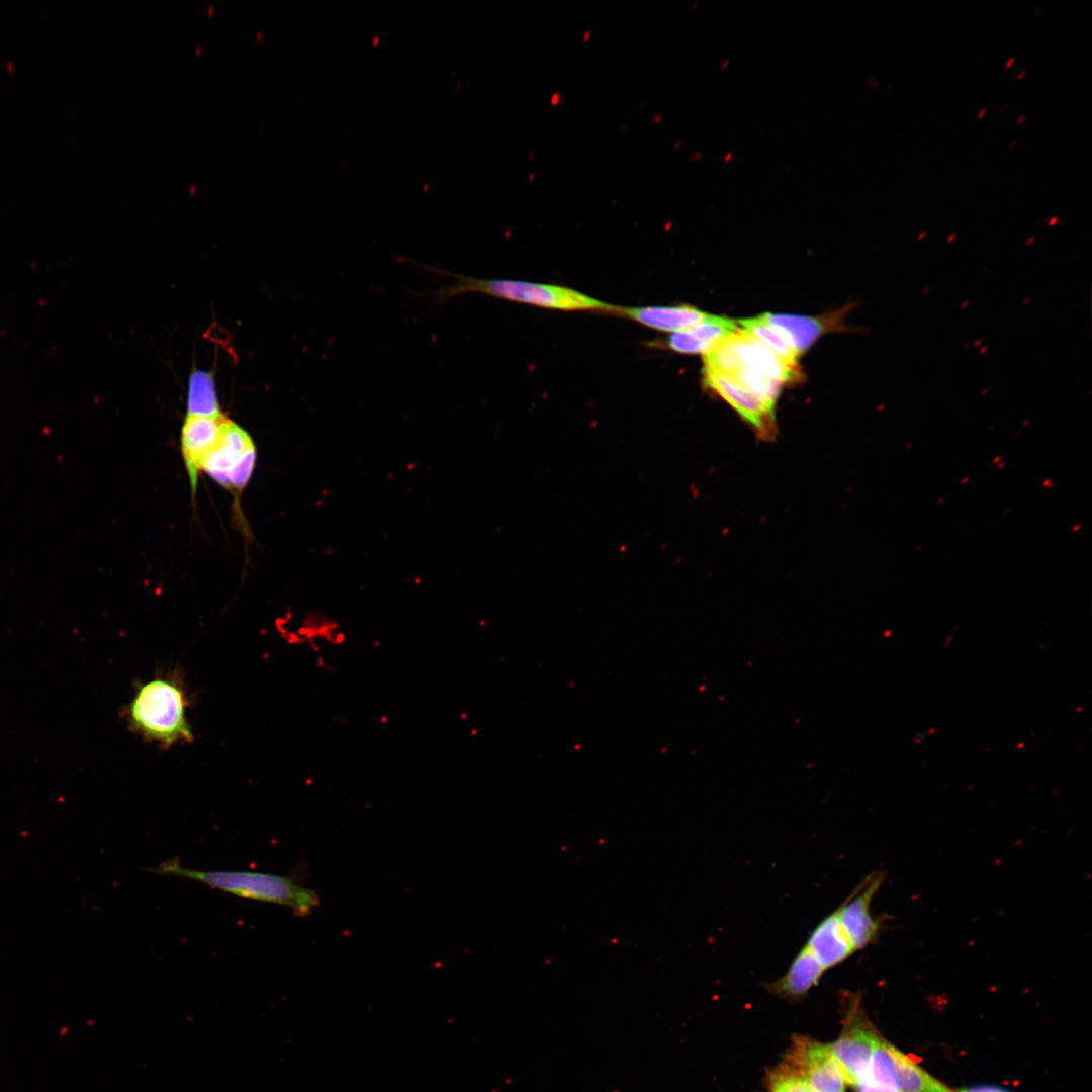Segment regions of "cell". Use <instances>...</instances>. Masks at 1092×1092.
I'll return each instance as SVG.
<instances>
[{"instance_id": "6da1fadb", "label": "cell", "mask_w": 1092, "mask_h": 1092, "mask_svg": "<svg viewBox=\"0 0 1092 1092\" xmlns=\"http://www.w3.org/2000/svg\"><path fill=\"white\" fill-rule=\"evenodd\" d=\"M147 870L159 875L198 881L242 898L284 906L297 917L309 916L321 904L317 891L305 886L297 875L198 870L185 867L178 858L167 859Z\"/></svg>"}, {"instance_id": "7a4b0ae2", "label": "cell", "mask_w": 1092, "mask_h": 1092, "mask_svg": "<svg viewBox=\"0 0 1092 1092\" xmlns=\"http://www.w3.org/2000/svg\"><path fill=\"white\" fill-rule=\"evenodd\" d=\"M704 369L727 376L775 405L781 386L799 377L796 366L786 363L743 330L720 340L704 353Z\"/></svg>"}, {"instance_id": "3957f363", "label": "cell", "mask_w": 1092, "mask_h": 1092, "mask_svg": "<svg viewBox=\"0 0 1092 1092\" xmlns=\"http://www.w3.org/2000/svg\"><path fill=\"white\" fill-rule=\"evenodd\" d=\"M410 262L430 274L455 280L454 284H447L434 291L426 292L427 295L433 298L434 304H443L447 300L465 293H480L509 301L564 311H604L612 313L615 307L565 286L520 280L480 279L442 270L414 260H410Z\"/></svg>"}, {"instance_id": "277c9868", "label": "cell", "mask_w": 1092, "mask_h": 1092, "mask_svg": "<svg viewBox=\"0 0 1092 1092\" xmlns=\"http://www.w3.org/2000/svg\"><path fill=\"white\" fill-rule=\"evenodd\" d=\"M187 700L176 680L154 678L138 688L129 704V726L145 738L170 747L191 742L193 733L186 717Z\"/></svg>"}, {"instance_id": "5b68a950", "label": "cell", "mask_w": 1092, "mask_h": 1092, "mask_svg": "<svg viewBox=\"0 0 1092 1092\" xmlns=\"http://www.w3.org/2000/svg\"><path fill=\"white\" fill-rule=\"evenodd\" d=\"M883 871L868 874L835 910L856 951L876 943L883 929V917L872 913V901L884 882Z\"/></svg>"}, {"instance_id": "8992f818", "label": "cell", "mask_w": 1092, "mask_h": 1092, "mask_svg": "<svg viewBox=\"0 0 1092 1092\" xmlns=\"http://www.w3.org/2000/svg\"><path fill=\"white\" fill-rule=\"evenodd\" d=\"M703 372L705 385L734 407L754 428L760 438L769 440L775 437L777 431L775 404L740 387L721 373L705 369Z\"/></svg>"}, {"instance_id": "52a82bcc", "label": "cell", "mask_w": 1092, "mask_h": 1092, "mask_svg": "<svg viewBox=\"0 0 1092 1092\" xmlns=\"http://www.w3.org/2000/svg\"><path fill=\"white\" fill-rule=\"evenodd\" d=\"M880 1039L874 1030L857 1020L829 1045L846 1083L856 1086L864 1078Z\"/></svg>"}, {"instance_id": "ba28073f", "label": "cell", "mask_w": 1092, "mask_h": 1092, "mask_svg": "<svg viewBox=\"0 0 1092 1092\" xmlns=\"http://www.w3.org/2000/svg\"><path fill=\"white\" fill-rule=\"evenodd\" d=\"M226 419L187 416L181 430V450L187 469L192 495H195L198 474L207 455L217 445Z\"/></svg>"}, {"instance_id": "9c48e42d", "label": "cell", "mask_w": 1092, "mask_h": 1092, "mask_svg": "<svg viewBox=\"0 0 1092 1092\" xmlns=\"http://www.w3.org/2000/svg\"><path fill=\"white\" fill-rule=\"evenodd\" d=\"M797 1071L807 1081L811 1092H844V1078L829 1045L807 1040L799 1042L794 1053Z\"/></svg>"}, {"instance_id": "30bf717a", "label": "cell", "mask_w": 1092, "mask_h": 1092, "mask_svg": "<svg viewBox=\"0 0 1092 1092\" xmlns=\"http://www.w3.org/2000/svg\"><path fill=\"white\" fill-rule=\"evenodd\" d=\"M775 328L800 356L826 332L840 330L843 310L821 316L766 312L759 315Z\"/></svg>"}, {"instance_id": "8fae6325", "label": "cell", "mask_w": 1092, "mask_h": 1092, "mask_svg": "<svg viewBox=\"0 0 1092 1092\" xmlns=\"http://www.w3.org/2000/svg\"><path fill=\"white\" fill-rule=\"evenodd\" d=\"M252 445H254L253 441L247 431L236 423L225 420L219 441L204 459L201 469L218 484L231 489L230 472Z\"/></svg>"}, {"instance_id": "7c38bea8", "label": "cell", "mask_w": 1092, "mask_h": 1092, "mask_svg": "<svg viewBox=\"0 0 1092 1092\" xmlns=\"http://www.w3.org/2000/svg\"><path fill=\"white\" fill-rule=\"evenodd\" d=\"M805 945L826 971L856 952L835 911L814 927Z\"/></svg>"}, {"instance_id": "4fadbf2b", "label": "cell", "mask_w": 1092, "mask_h": 1092, "mask_svg": "<svg viewBox=\"0 0 1092 1092\" xmlns=\"http://www.w3.org/2000/svg\"><path fill=\"white\" fill-rule=\"evenodd\" d=\"M741 330L736 321L707 314L697 325L669 336V349L681 354L706 353L720 340Z\"/></svg>"}, {"instance_id": "5bb4252c", "label": "cell", "mask_w": 1092, "mask_h": 1092, "mask_svg": "<svg viewBox=\"0 0 1092 1092\" xmlns=\"http://www.w3.org/2000/svg\"><path fill=\"white\" fill-rule=\"evenodd\" d=\"M612 313L632 320L657 331L674 333L691 328L707 316V313L704 311L690 305L640 307L615 306Z\"/></svg>"}, {"instance_id": "9a60e30c", "label": "cell", "mask_w": 1092, "mask_h": 1092, "mask_svg": "<svg viewBox=\"0 0 1092 1092\" xmlns=\"http://www.w3.org/2000/svg\"><path fill=\"white\" fill-rule=\"evenodd\" d=\"M826 970L804 944L791 962L786 973L767 985L774 993L786 998L805 996L821 980Z\"/></svg>"}, {"instance_id": "2e32d148", "label": "cell", "mask_w": 1092, "mask_h": 1092, "mask_svg": "<svg viewBox=\"0 0 1092 1092\" xmlns=\"http://www.w3.org/2000/svg\"><path fill=\"white\" fill-rule=\"evenodd\" d=\"M186 404L187 416L223 417L212 373L203 370L192 371L188 380Z\"/></svg>"}, {"instance_id": "e0dca14e", "label": "cell", "mask_w": 1092, "mask_h": 1092, "mask_svg": "<svg viewBox=\"0 0 1092 1092\" xmlns=\"http://www.w3.org/2000/svg\"><path fill=\"white\" fill-rule=\"evenodd\" d=\"M899 1092H954L891 1045Z\"/></svg>"}, {"instance_id": "ac0fdd59", "label": "cell", "mask_w": 1092, "mask_h": 1092, "mask_svg": "<svg viewBox=\"0 0 1092 1092\" xmlns=\"http://www.w3.org/2000/svg\"><path fill=\"white\" fill-rule=\"evenodd\" d=\"M737 323L743 331L760 340L786 363L797 367L798 353L775 328L760 316L741 318Z\"/></svg>"}, {"instance_id": "d6986e66", "label": "cell", "mask_w": 1092, "mask_h": 1092, "mask_svg": "<svg viewBox=\"0 0 1092 1092\" xmlns=\"http://www.w3.org/2000/svg\"><path fill=\"white\" fill-rule=\"evenodd\" d=\"M255 462L256 448L252 445L237 461L230 472L231 488H234L238 492H241L245 488L252 475Z\"/></svg>"}, {"instance_id": "ffe728a7", "label": "cell", "mask_w": 1092, "mask_h": 1092, "mask_svg": "<svg viewBox=\"0 0 1092 1092\" xmlns=\"http://www.w3.org/2000/svg\"><path fill=\"white\" fill-rule=\"evenodd\" d=\"M858 1092H899V1088L863 1078L857 1085Z\"/></svg>"}, {"instance_id": "44dd1931", "label": "cell", "mask_w": 1092, "mask_h": 1092, "mask_svg": "<svg viewBox=\"0 0 1092 1092\" xmlns=\"http://www.w3.org/2000/svg\"><path fill=\"white\" fill-rule=\"evenodd\" d=\"M958 1092H1008L993 1086H975L959 1090Z\"/></svg>"}, {"instance_id": "7402d4cb", "label": "cell", "mask_w": 1092, "mask_h": 1092, "mask_svg": "<svg viewBox=\"0 0 1092 1092\" xmlns=\"http://www.w3.org/2000/svg\"><path fill=\"white\" fill-rule=\"evenodd\" d=\"M564 96L560 92H555L551 98V104L556 105L563 101Z\"/></svg>"}, {"instance_id": "603a6c76", "label": "cell", "mask_w": 1092, "mask_h": 1092, "mask_svg": "<svg viewBox=\"0 0 1092 1092\" xmlns=\"http://www.w3.org/2000/svg\"><path fill=\"white\" fill-rule=\"evenodd\" d=\"M590 36H592V31H590V30H587V31H586V32L584 33V35H583V37H582V40H583V41H587V40H588V38H589Z\"/></svg>"}, {"instance_id": "cb8c5ba5", "label": "cell", "mask_w": 1092, "mask_h": 1092, "mask_svg": "<svg viewBox=\"0 0 1092 1092\" xmlns=\"http://www.w3.org/2000/svg\"><path fill=\"white\" fill-rule=\"evenodd\" d=\"M1013 61H1014V57L1009 58L1008 61L1005 64V67L1006 68L1009 67L1013 63Z\"/></svg>"}, {"instance_id": "d4e9b609", "label": "cell", "mask_w": 1092, "mask_h": 1092, "mask_svg": "<svg viewBox=\"0 0 1092 1092\" xmlns=\"http://www.w3.org/2000/svg\"><path fill=\"white\" fill-rule=\"evenodd\" d=\"M534 177H535V173H534V172H531V173H530V175H529V177H528V180H529V181H532V180L534 179Z\"/></svg>"}, {"instance_id": "484cf974", "label": "cell", "mask_w": 1092, "mask_h": 1092, "mask_svg": "<svg viewBox=\"0 0 1092 1092\" xmlns=\"http://www.w3.org/2000/svg\"><path fill=\"white\" fill-rule=\"evenodd\" d=\"M1025 72H1026V70H1022V71H1021V72H1020V73L1018 74L1017 78H1018V79H1020V78H1021V77H1022V76L1024 75V73H1025Z\"/></svg>"}, {"instance_id": "4316f807", "label": "cell", "mask_w": 1092, "mask_h": 1092, "mask_svg": "<svg viewBox=\"0 0 1092 1092\" xmlns=\"http://www.w3.org/2000/svg\"><path fill=\"white\" fill-rule=\"evenodd\" d=\"M986 110H987L986 108H983V109H982V110H981V111H980V112L978 113V117H981V116H982V115L984 114V112H985Z\"/></svg>"}, {"instance_id": "83f0119b", "label": "cell", "mask_w": 1092, "mask_h": 1092, "mask_svg": "<svg viewBox=\"0 0 1092 1092\" xmlns=\"http://www.w3.org/2000/svg\"><path fill=\"white\" fill-rule=\"evenodd\" d=\"M1025 116H1026V114H1025V113H1023V114H1022V115H1021L1020 117H1018V120H1017V122H1018V123H1019V122H1021V121H1022V119H1023V118H1024Z\"/></svg>"}, {"instance_id": "f1b7e54d", "label": "cell", "mask_w": 1092, "mask_h": 1092, "mask_svg": "<svg viewBox=\"0 0 1092 1092\" xmlns=\"http://www.w3.org/2000/svg\"><path fill=\"white\" fill-rule=\"evenodd\" d=\"M1016 141H1017V140H1016V139H1014V140H1013V141H1012V142H1011V143L1009 144V145H1010L1009 147H1012V146H1013V145L1015 144V142H1016Z\"/></svg>"}]
</instances>
